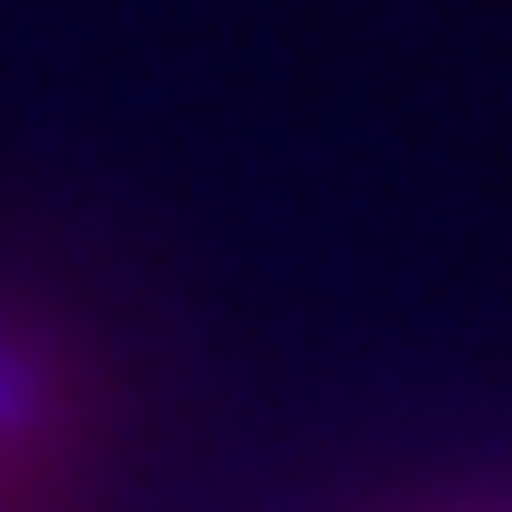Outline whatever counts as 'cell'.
<instances>
[{
  "label": "cell",
  "mask_w": 512,
  "mask_h": 512,
  "mask_svg": "<svg viewBox=\"0 0 512 512\" xmlns=\"http://www.w3.org/2000/svg\"><path fill=\"white\" fill-rule=\"evenodd\" d=\"M62 420V400H52V369H41L21 338H0V461H21L41 431Z\"/></svg>",
  "instance_id": "6da1fadb"
}]
</instances>
